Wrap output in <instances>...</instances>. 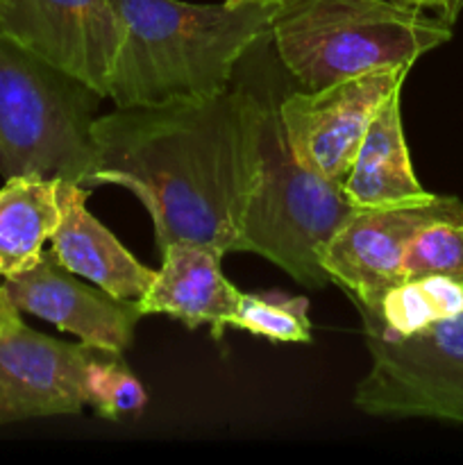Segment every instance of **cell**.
Instances as JSON below:
<instances>
[{
	"instance_id": "obj_1",
	"label": "cell",
	"mask_w": 463,
	"mask_h": 465,
	"mask_svg": "<svg viewBox=\"0 0 463 465\" xmlns=\"http://www.w3.org/2000/svg\"><path fill=\"white\" fill-rule=\"evenodd\" d=\"M268 103L230 86L200 103L95 116L86 186L130 191L150 213L159 252L180 241L241 252L245 209L263 177Z\"/></svg>"
},
{
	"instance_id": "obj_2",
	"label": "cell",
	"mask_w": 463,
	"mask_h": 465,
	"mask_svg": "<svg viewBox=\"0 0 463 465\" xmlns=\"http://www.w3.org/2000/svg\"><path fill=\"white\" fill-rule=\"evenodd\" d=\"M123 44L107 98L118 109L171 107L230 89L236 64L271 35L280 7L112 0Z\"/></svg>"
},
{
	"instance_id": "obj_11",
	"label": "cell",
	"mask_w": 463,
	"mask_h": 465,
	"mask_svg": "<svg viewBox=\"0 0 463 465\" xmlns=\"http://www.w3.org/2000/svg\"><path fill=\"white\" fill-rule=\"evenodd\" d=\"M18 312L32 313L57 330L77 336L91 348L125 352L134 339L141 309L136 300H118L98 286L77 280L53 250H44L39 262L21 275L3 282Z\"/></svg>"
},
{
	"instance_id": "obj_14",
	"label": "cell",
	"mask_w": 463,
	"mask_h": 465,
	"mask_svg": "<svg viewBox=\"0 0 463 465\" xmlns=\"http://www.w3.org/2000/svg\"><path fill=\"white\" fill-rule=\"evenodd\" d=\"M399 94L390 95L368 125L359 153L343 177V193L354 209L427 203L436 193L422 189L413 171L402 127Z\"/></svg>"
},
{
	"instance_id": "obj_4",
	"label": "cell",
	"mask_w": 463,
	"mask_h": 465,
	"mask_svg": "<svg viewBox=\"0 0 463 465\" xmlns=\"http://www.w3.org/2000/svg\"><path fill=\"white\" fill-rule=\"evenodd\" d=\"M100 100L80 80L0 35V173L86 186Z\"/></svg>"
},
{
	"instance_id": "obj_16",
	"label": "cell",
	"mask_w": 463,
	"mask_h": 465,
	"mask_svg": "<svg viewBox=\"0 0 463 465\" xmlns=\"http://www.w3.org/2000/svg\"><path fill=\"white\" fill-rule=\"evenodd\" d=\"M463 313V284L440 275L404 280L381 298L375 312L359 309L363 327L386 336H409Z\"/></svg>"
},
{
	"instance_id": "obj_17",
	"label": "cell",
	"mask_w": 463,
	"mask_h": 465,
	"mask_svg": "<svg viewBox=\"0 0 463 465\" xmlns=\"http://www.w3.org/2000/svg\"><path fill=\"white\" fill-rule=\"evenodd\" d=\"M232 327L275 343H311L309 300L277 291L243 293Z\"/></svg>"
},
{
	"instance_id": "obj_12",
	"label": "cell",
	"mask_w": 463,
	"mask_h": 465,
	"mask_svg": "<svg viewBox=\"0 0 463 465\" xmlns=\"http://www.w3.org/2000/svg\"><path fill=\"white\" fill-rule=\"evenodd\" d=\"M222 254L209 245L171 243L162 250V268L150 289L136 302L143 316L163 313L177 318L189 330L207 325L221 341L232 327L241 302V291L222 275Z\"/></svg>"
},
{
	"instance_id": "obj_7",
	"label": "cell",
	"mask_w": 463,
	"mask_h": 465,
	"mask_svg": "<svg viewBox=\"0 0 463 465\" xmlns=\"http://www.w3.org/2000/svg\"><path fill=\"white\" fill-rule=\"evenodd\" d=\"M409 71L411 66H389L286 95L277 116L295 162L343 182L368 125L386 100L402 91Z\"/></svg>"
},
{
	"instance_id": "obj_23",
	"label": "cell",
	"mask_w": 463,
	"mask_h": 465,
	"mask_svg": "<svg viewBox=\"0 0 463 465\" xmlns=\"http://www.w3.org/2000/svg\"><path fill=\"white\" fill-rule=\"evenodd\" d=\"M227 5L236 7V5H263V7H281L289 0H225Z\"/></svg>"
},
{
	"instance_id": "obj_6",
	"label": "cell",
	"mask_w": 463,
	"mask_h": 465,
	"mask_svg": "<svg viewBox=\"0 0 463 465\" xmlns=\"http://www.w3.org/2000/svg\"><path fill=\"white\" fill-rule=\"evenodd\" d=\"M363 336L372 363L354 391L359 411L463 425V313L409 336Z\"/></svg>"
},
{
	"instance_id": "obj_20",
	"label": "cell",
	"mask_w": 463,
	"mask_h": 465,
	"mask_svg": "<svg viewBox=\"0 0 463 465\" xmlns=\"http://www.w3.org/2000/svg\"><path fill=\"white\" fill-rule=\"evenodd\" d=\"M18 318H21V312H18L16 304L12 302V298H9V293L5 291V286L0 284V331L7 325H12L14 321H18Z\"/></svg>"
},
{
	"instance_id": "obj_19",
	"label": "cell",
	"mask_w": 463,
	"mask_h": 465,
	"mask_svg": "<svg viewBox=\"0 0 463 465\" xmlns=\"http://www.w3.org/2000/svg\"><path fill=\"white\" fill-rule=\"evenodd\" d=\"M440 275L463 284V221H438L413 236L402 257V282Z\"/></svg>"
},
{
	"instance_id": "obj_13",
	"label": "cell",
	"mask_w": 463,
	"mask_h": 465,
	"mask_svg": "<svg viewBox=\"0 0 463 465\" xmlns=\"http://www.w3.org/2000/svg\"><path fill=\"white\" fill-rule=\"evenodd\" d=\"M89 189L77 182H59L62 221L50 250L66 271L84 277L118 300H139L157 271L143 266L86 207Z\"/></svg>"
},
{
	"instance_id": "obj_21",
	"label": "cell",
	"mask_w": 463,
	"mask_h": 465,
	"mask_svg": "<svg viewBox=\"0 0 463 465\" xmlns=\"http://www.w3.org/2000/svg\"><path fill=\"white\" fill-rule=\"evenodd\" d=\"M386 3H393L409 9H422V12H438V16L445 9V0H386Z\"/></svg>"
},
{
	"instance_id": "obj_9",
	"label": "cell",
	"mask_w": 463,
	"mask_h": 465,
	"mask_svg": "<svg viewBox=\"0 0 463 465\" xmlns=\"http://www.w3.org/2000/svg\"><path fill=\"white\" fill-rule=\"evenodd\" d=\"M438 221H463V203L434 195L427 203L354 209L322 248L320 263L357 309L375 312L381 298L402 282V257L413 236Z\"/></svg>"
},
{
	"instance_id": "obj_3",
	"label": "cell",
	"mask_w": 463,
	"mask_h": 465,
	"mask_svg": "<svg viewBox=\"0 0 463 465\" xmlns=\"http://www.w3.org/2000/svg\"><path fill=\"white\" fill-rule=\"evenodd\" d=\"M271 36L286 71L304 89H320L379 68L413 66L452 39V25L438 14L386 0H289L277 9Z\"/></svg>"
},
{
	"instance_id": "obj_5",
	"label": "cell",
	"mask_w": 463,
	"mask_h": 465,
	"mask_svg": "<svg viewBox=\"0 0 463 465\" xmlns=\"http://www.w3.org/2000/svg\"><path fill=\"white\" fill-rule=\"evenodd\" d=\"M263 157L261 184L241 225V252L268 259L307 289H325L331 280L322 268L320 252L354 207L340 182L316 175L295 162L272 103H268Z\"/></svg>"
},
{
	"instance_id": "obj_15",
	"label": "cell",
	"mask_w": 463,
	"mask_h": 465,
	"mask_svg": "<svg viewBox=\"0 0 463 465\" xmlns=\"http://www.w3.org/2000/svg\"><path fill=\"white\" fill-rule=\"evenodd\" d=\"M59 182L41 175L7 177L0 189V277L30 271L62 221Z\"/></svg>"
},
{
	"instance_id": "obj_18",
	"label": "cell",
	"mask_w": 463,
	"mask_h": 465,
	"mask_svg": "<svg viewBox=\"0 0 463 465\" xmlns=\"http://www.w3.org/2000/svg\"><path fill=\"white\" fill-rule=\"evenodd\" d=\"M86 407L107 420L136 416L148 404V393L134 372L125 366L121 352L91 348L86 363Z\"/></svg>"
},
{
	"instance_id": "obj_8",
	"label": "cell",
	"mask_w": 463,
	"mask_h": 465,
	"mask_svg": "<svg viewBox=\"0 0 463 465\" xmlns=\"http://www.w3.org/2000/svg\"><path fill=\"white\" fill-rule=\"evenodd\" d=\"M0 35L107 98L123 44L112 0H0Z\"/></svg>"
},
{
	"instance_id": "obj_22",
	"label": "cell",
	"mask_w": 463,
	"mask_h": 465,
	"mask_svg": "<svg viewBox=\"0 0 463 465\" xmlns=\"http://www.w3.org/2000/svg\"><path fill=\"white\" fill-rule=\"evenodd\" d=\"M461 12H463V0H445V9L443 14H440V18H445L449 25H454V21H457Z\"/></svg>"
},
{
	"instance_id": "obj_10",
	"label": "cell",
	"mask_w": 463,
	"mask_h": 465,
	"mask_svg": "<svg viewBox=\"0 0 463 465\" xmlns=\"http://www.w3.org/2000/svg\"><path fill=\"white\" fill-rule=\"evenodd\" d=\"M91 345H73L18 318L0 331V427L30 418L75 416L86 407Z\"/></svg>"
}]
</instances>
